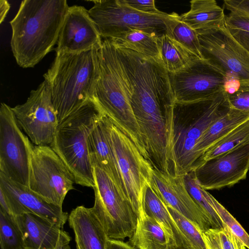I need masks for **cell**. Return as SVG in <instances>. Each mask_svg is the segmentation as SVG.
I'll return each mask as SVG.
<instances>
[{
    "instance_id": "60d3db41",
    "label": "cell",
    "mask_w": 249,
    "mask_h": 249,
    "mask_svg": "<svg viewBox=\"0 0 249 249\" xmlns=\"http://www.w3.org/2000/svg\"><path fill=\"white\" fill-rule=\"evenodd\" d=\"M10 5L9 2L6 0H0V24L4 20L7 14L10 9Z\"/></svg>"
},
{
    "instance_id": "f35d334b",
    "label": "cell",
    "mask_w": 249,
    "mask_h": 249,
    "mask_svg": "<svg viewBox=\"0 0 249 249\" xmlns=\"http://www.w3.org/2000/svg\"><path fill=\"white\" fill-rule=\"evenodd\" d=\"M106 249H136L122 240L108 239Z\"/></svg>"
},
{
    "instance_id": "d4e9b609",
    "label": "cell",
    "mask_w": 249,
    "mask_h": 249,
    "mask_svg": "<svg viewBox=\"0 0 249 249\" xmlns=\"http://www.w3.org/2000/svg\"><path fill=\"white\" fill-rule=\"evenodd\" d=\"M159 37L142 30L129 29L109 39L116 48L132 50L160 61L158 43Z\"/></svg>"
},
{
    "instance_id": "44dd1931",
    "label": "cell",
    "mask_w": 249,
    "mask_h": 249,
    "mask_svg": "<svg viewBox=\"0 0 249 249\" xmlns=\"http://www.w3.org/2000/svg\"><path fill=\"white\" fill-rule=\"evenodd\" d=\"M143 209L145 213L154 219L162 228L167 237L169 247L190 249L166 206L150 185L146 187L145 191Z\"/></svg>"
},
{
    "instance_id": "e0dca14e",
    "label": "cell",
    "mask_w": 249,
    "mask_h": 249,
    "mask_svg": "<svg viewBox=\"0 0 249 249\" xmlns=\"http://www.w3.org/2000/svg\"><path fill=\"white\" fill-rule=\"evenodd\" d=\"M0 190L6 198L14 216L33 213L50 220L63 228L69 214L62 208L51 204L28 186L15 182L0 173Z\"/></svg>"
},
{
    "instance_id": "7a4b0ae2",
    "label": "cell",
    "mask_w": 249,
    "mask_h": 249,
    "mask_svg": "<svg viewBox=\"0 0 249 249\" xmlns=\"http://www.w3.org/2000/svg\"><path fill=\"white\" fill-rule=\"evenodd\" d=\"M98 50L56 53L50 68L43 75L58 124L87 102L94 99L99 72Z\"/></svg>"
},
{
    "instance_id": "cb8c5ba5",
    "label": "cell",
    "mask_w": 249,
    "mask_h": 249,
    "mask_svg": "<svg viewBox=\"0 0 249 249\" xmlns=\"http://www.w3.org/2000/svg\"><path fill=\"white\" fill-rule=\"evenodd\" d=\"M129 241L136 249H165L169 247L162 228L144 211L138 216L136 228Z\"/></svg>"
},
{
    "instance_id": "8992f818",
    "label": "cell",
    "mask_w": 249,
    "mask_h": 249,
    "mask_svg": "<svg viewBox=\"0 0 249 249\" xmlns=\"http://www.w3.org/2000/svg\"><path fill=\"white\" fill-rule=\"evenodd\" d=\"M89 13L97 26L102 38L111 39L129 29H137L160 36L166 34L178 15H152L139 12L122 0H92Z\"/></svg>"
},
{
    "instance_id": "8d00e7d4",
    "label": "cell",
    "mask_w": 249,
    "mask_h": 249,
    "mask_svg": "<svg viewBox=\"0 0 249 249\" xmlns=\"http://www.w3.org/2000/svg\"><path fill=\"white\" fill-rule=\"evenodd\" d=\"M223 4L231 13L249 16V0H225Z\"/></svg>"
},
{
    "instance_id": "ac0fdd59",
    "label": "cell",
    "mask_w": 249,
    "mask_h": 249,
    "mask_svg": "<svg viewBox=\"0 0 249 249\" xmlns=\"http://www.w3.org/2000/svg\"><path fill=\"white\" fill-rule=\"evenodd\" d=\"M110 124V120L105 115L91 132L88 139L89 160L92 167H97L105 171L125 195L111 144Z\"/></svg>"
},
{
    "instance_id": "9a60e30c",
    "label": "cell",
    "mask_w": 249,
    "mask_h": 249,
    "mask_svg": "<svg viewBox=\"0 0 249 249\" xmlns=\"http://www.w3.org/2000/svg\"><path fill=\"white\" fill-rule=\"evenodd\" d=\"M153 168L150 186L165 205L186 217L201 233L212 228L202 210L188 193L184 176H174Z\"/></svg>"
},
{
    "instance_id": "9c48e42d",
    "label": "cell",
    "mask_w": 249,
    "mask_h": 249,
    "mask_svg": "<svg viewBox=\"0 0 249 249\" xmlns=\"http://www.w3.org/2000/svg\"><path fill=\"white\" fill-rule=\"evenodd\" d=\"M73 175L49 146H34L29 187L48 202L62 208L68 193L74 189Z\"/></svg>"
},
{
    "instance_id": "7bdbcfd3",
    "label": "cell",
    "mask_w": 249,
    "mask_h": 249,
    "mask_svg": "<svg viewBox=\"0 0 249 249\" xmlns=\"http://www.w3.org/2000/svg\"><path fill=\"white\" fill-rule=\"evenodd\" d=\"M76 249H82V248L77 244H76Z\"/></svg>"
},
{
    "instance_id": "836d02e7",
    "label": "cell",
    "mask_w": 249,
    "mask_h": 249,
    "mask_svg": "<svg viewBox=\"0 0 249 249\" xmlns=\"http://www.w3.org/2000/svg\"><path fill=\"white\" fill-rule=\"evenodd\" d=\"M210 202L223 224L249 249V235L242 226L211 194Z\"/></svg>"
},
{
    "instance_id": "7c38bea8",
    "label": "cell",
    "mask_w": 249,
    "mask_h": 249,
    "mask_svg": "<svg viewBox=\"0 0 249 249\" xmlns=\"http://www.w3.org/2000/svg\"><path fill=\"white\" fill-rule=\"evenodd\" d=\"M12 109L20 127L35 145L51 146L58 121L45 81L31 91L25 102Z\"/></svg>"
},
{
    "instance_id": "d6a6232c",
    "label": "cell",
    "mask_w": 249,
    "mask_h": 249,
    "mask_svg": "<svg viewBox=\"0 0 249 249\" xmlns=\"http://www.w3.org/2000/svg\"><path fill=\"white\" fill-rule=\"evenodd\" d=\"M226 25L234 38L249 51V16L230 13L226 16Z\"/></svg>"
},
{
    "instance_id": "f1b7e54d",
    "label": "cell",
    "mask_w": 249,
    "mask_h": 249,
    "mask_svg": "<svg viewBox=\"0 0 249 249\" xmlns=\"http://www.w3.org/2000/svg\"><path fill=\"white\" fill-rule=\"evenodd\" d=\"M178 16V14L166 34L181 44L196 57L203 59L197 32L186 23L179 20Z\"/></svg>"
},
{
    "instance_id": "83f0119b",
    "label": "cell",
    "mask_w": 249,
    "mask_h": 249,
    "mask_svg": "<svg viewBox=\"0 0 249 249\" xmlns=\"http://www.w3.org/2000/svg\"><path fill=\"white\" fill-rule=\"evenodd\" d=\"M186 188L196 203L202 210L211 228L222 229L224 224L210 202V194L198 183L193 171L184 175Z\"/></svg>"
},
{
    "instance_id": "d6986e66",
    "label": "cell",
    "mask_w": 249,
    "mask_h": 249,
    "mask_svg": "<svg viewBox=\"0 0 249 249\" xmlns=\"http://www.w3.org/2000/svg\"><path fill=\"white\" fill-rule=\"evenodd\" d=\"M23 237L25 249H55L63 228L33 213L15 216Z\"/></svg>"
},
{
    "instance_id": "ffe728a7",
    "label": "cell",
    "mask_w": 249,
    "mask_h": 249,
    "mask_svg": "<svg viewBox=\"0 0 249 249\" xmlns=\"http://www.w3.org/2000/svg\"><path fill=\"white\" fill-rule=\"evenodd\" d=\"M68 220L74 233L75 243L82 249H106L108 238L91 208L77 206L71 211Z\"/></svg>"
},
{
    "instance_id": "ab89813d",
    "label": "cell",
    "mask_w": 249,
    "mask_h": 249,
    "mask_svg": "<svg viewBox=\"0 0 249 249\" xmlns=\"http://www.w3.org/2000/svg\"><path fill=\"white\" fill-rule=\"evenodd\" d=\"M71 237L68 232L62 229L55 249H71Z\"/></svg>"
},
{
    "instance_id": "484cf974",
    "label": "cell",
    "mask_w": 249,
    "mask_h": 249,
    "mask_svg": "<svg viewBox=\"0 0 249 249\" xmlns=\"http://www.w3.org/2000/svg\"><path fill=\"white\" fill-rule=\"evenodd\" d=\"M161 64L169 73L177 72L197 58L167 34L158 38Z\"/></svg>"
},
{
    "instance_id": "7402d4cb",
    "label": "cell",
    "mask_w": 249,
    "mask_h": 249,
    "mask_svg": "<svg viewBox=\"0 0 249 249\" xmlns=\"http://www.w3.org/2000/svg\"><path fill=\"white\" fill-rule=\"evenodd\" d=\"M190 9L179 15L178 19L196 32L219 28L226 23L223 9L215 0H192Z\"/></svg>"
},
{
    "instance_id": "3957f363",
    "label": "cell",
    "mask_w": 249,
    "mask_h": 249,
    "mask_svg": "<svg viewBox=\"0 0 249 249\" xmlns=\"http://www.w3.org/2000/svg\"><path fill=\"white\" fill-rule=\"evenodd\" d=\"M98 60L94 100L112 124L147 158L146 146L127 92L124 73L116 48L110 39L103 40L98 50Z\"/></svg>"
},
{
    "instance_id": "5bb4252c",
    "label": "cell",
    "mask_w": 249,
    "mask_h": 249,
    "mask_svg": "<svg viewBox=\"0 0 249 249\" xmlns=\"http://www.w3.org/2000/svg\"><path fill=\"white\" fill-rule=\"evenodd\" d=\"M249 170V143L207 160L193 171L206 190L231 187L246 178Z\"/></svg>"
},
{
    "instance_id": "4316f807",
    "label": "cell",
    "mask_w": 249,
    "mask_h": 249,
    "mask_svg": "<svg viewBox=\"0 0 249 249\" xmlns=\"http://www.w3.org/2000/svg\"><path fill=\"white\" fill-rule=\"evenodd\" d=\"M248 143H249V119L208 149L200 158L196 167L207 160Z\"/></svg>"
},
{
    "instance_id": "52a82bcc",
    "label": "cell",
    "mask_w": 249,
    "mask_h": 249,
    "mask_svg": "<svg viewBox=\"0 0 249 249\" xmlns=\"http://www.w3.org/2000/svg\"><path fill=\"white\" fill-rule=\"evenodd\" d=\"M95 185L92 211L102 223L108 239H130L137 223V216L125 196L104 170L93 167Z\"/></svg>"
},
{
    "instance_id": "f546056e",
    "label": "cell",
    "mask_w": 249,
    "mask_h": 249,
    "mask_svg": "<svg viewBox=\"0 0 249 249\" xmlns=\"http://www.w3.org/2000/svg\"><path fill=\"white\" fill-rule=\"evenodd\" d=\"M1 249H25L22 233L15 216L0 209Z\"/></svg>"
},
{
    "instance_id": "1f68e13d",
    "label": "cell",
    "mask_w": 249,
    "mask_h": 249,
    "mask_svg": "<svg viewBox=\"0 0 249 249\" xmlns=\"http://www.w3.org/2000/svg\"><path fill=\"white\" fill-rule=\"evenodd\" d=\"M182 232L190 249H206L202 233L186 217L170 206H166Z\"/></svg>"
},
{
    "instance_id": "ba28073f",
    "label": "cell",
    "mask_w": 249,
    "mask_h": 249,
    "mask_svg": "<svg viewBox=\"0 0 249 249\" xmlns=\"http://www.w3.org/2000/svg\"><path fill=\"white\" fill-rule=\"evenodd\" d=\"M110 134L124 194L138 217L144 211V193L151 185L154 168L134 143L111 122Z\"/></svg>"
},
{
    "instance_id": "277c9868",
    "label": "cell",
    "mask_w": 249,
    "mask_h": 249,
    "mask_svg": "<svg viewBox=\"0 0 249 249\" xmlns=\"http://www.w3.org/2000/svg\"><path fill=\"white\" fill-rule=\"evenodd\" d=\"M230 109L223 89L212 96L186 103L176 102L174 109V176H184L197 166L195 148L204 132Z\"/></svg>"
},
{
    "instance_id": "74e56055",
    "label": "cell",
    "mask_w": 249,
    "mask_h": 249,
    "mask_svg": "<svg viewBox=\"0 0 249 249\" xmlns=\"http://www.w3.org/2000/svg\"><path fill=\"white\" fill-rule=\"evenodd\" d=\"M241 83L240 80L234 77L226 76L223 86V90L228 95L232 94L236 92L240 88Z\"/></svg>"
},
{
    "instance_id": "d590c367",
    "label": "cell",
    "mask_w": 249,
    "mask_h": 249,
    "mask_svg": "<svg viewBox=\"0 0 249 249\" xmlns=\"http://www.w3.org/2000/svg\"><path fill=\"white\" fill-rule=\"evenodd\" d=\"M129 7L143 13L161 15L165 12L160 11L155 6L154 0H122Z\"/></svg>"
},
{
    "instance_id": "e575fe53",
    "label": "cell",
    "mask_w": 249,
    "mask_h": 249,
    "mask_svg": "<svg viewBox=\"0 0 249 249\" xmlns=\"http://www.w3.org/2000/svg\"><path fill=\"white\" fill-rule=\"evenodd\" d=\"M227 95L231 109L243 112H249V84H241L240 88L236 92Z\"/></svg>"
},
{
    "instance_id": "8fae6325",
    "label": "cell",
    "mask_w": 249,
    "mask_h": 249,
    "mask_svg": "<svg viewBox=\"0 0 249 249\" xmlns=\"http://www.w3.org/2000/svg\"><path fill=\"white\" fill-rule=\"evenodd\" d=\"M203 59L226 76L249 84V51L231 35L226 23L216 29L197 32Z\"/></svg>"
},
{
    "instance_id": "4dcf8cb0",
    "label": "cell",
    "mask_w": 249,
    "mask_h": 249,
    "mask_svg": "<svg viewBox=\"0 0 249 249\" xmlns=\"http://www.w3.org/2000/svg\"><path fill=\"white\" fill-rule=\"evenodd\" d=\"M222 229L210 228L202 233L206 249H247L244 244L224 224Z\"/></svg>"
},
{
    "instance_id": "6da1fadb",
    "label": "cell",
    "mask_w": 249,
    "mask_h": 249,
    "mask_svg": "<svg viewBox=\"0 0 249 249\" xmlns=\"http://www.w3.org/2000/svg\"><path fill=\"white\" fill-rule=\"evenodd\" d=\"M66 0H24L10 21L11 47L18 66L34 67L57 44L69 8Z\"/></svg>"
},
{
    "instance_id": "4fadbf2b",
    "label": "cell",
    "mask_w": 249,
    "mask_h": 249,
    "mask_svg": "<svg viewBox=\"0 0 249 249\" xmlns=\"http://www.w3.org/2000/svg\"><path fill=\"white\" fill-rule=\"evenodd\" d=\"M176 102L191 103L223 89L226 75L207 60L195 58L180 71L169 73Z\"/></svg>"
},
{
    "instance_id": "603a6c76",
    "label": "cell",
    "mask_w": 249,
    "mask_h": 249,
    "mask_svg": "<svg viewBox=\"0 0 249 249\" xmlns=\"http://www.w3.org/2000/svg\"><path fill=\"white\" fill-rule=\"evenodd\" d=\"M249 119V112L230 108L227 113L212 124L198 139L195 148V153L198 161L208 149Z\"/></svg>"
},
{
    "instance_id": "30bf717a",
    "label": "cell",
    "mask_w": 249,
    "mask_h": 249,
    "mask_svg": "<svg viewBox=\"0 0 249 249\" xmlns=\"http://www.w3.org/2000/svg\"><path fill=\"white\" fill-rule=\"evenodd\" d=\"M34 145L18 125L12 107L0 106V173L29 187L30 161Z\"/></svg>"
},
{
    "instance_id": "2e32d148",
    "label": "cell",
    "mask_w": 249,
    "mask_h": 249,
    "mask_svg": "<svg viewBox=\"0 0 249 249\" xmlns=\"http://www.w3.org/2000/svg\"><path fill=\"white\" fill-rule=\"evenodd\" d=\"M89 11L83 6H69L59 35L56 53H79L99 49L103 40Z\"/></svg>"
},
{
    "instance_id": "5b68a950",
    "label": "cell",
    "mask_w": 249,
    "mask_h": 249,
    "mask_svg": "<svg viewBox=\"0 0 249 249\" xmlns=\"http://www.w3.org/2000/svg\"><path fill=\"white\" fill-rule=\"evenodd\" d=\"M105 115L94 99L88 101L58 124L50 146L73 175L75 183L93 189L95 183L88 139Z\"/></svg>"
},
{
    "instance_id": "b9f144b4",
    "label": "cell",
    "mask_w": 249,
    "mask_h": 249,
    "mask_svg": "<svg viewBox=\"0 0 249 249\" xmlns=\"http://www.w3.org/2000/svg\"><path fill=\"white\" fill-rule=\"evenodd\" d=\"M165 249H186L181 248H172V247H168Z\"/></svg>"
}]
</instances>
